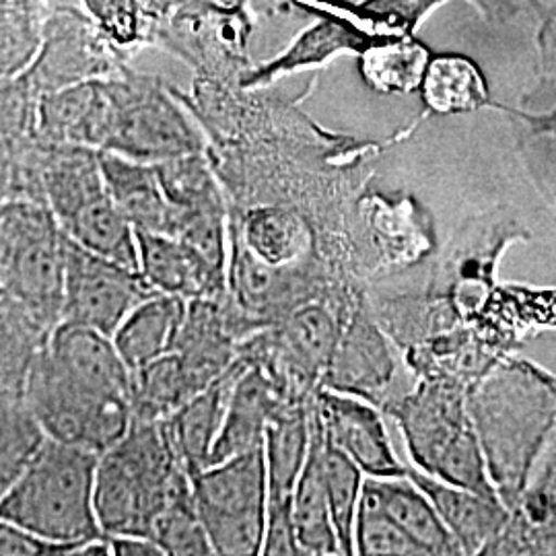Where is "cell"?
<instances>
[{"label": "cell", "mask_w": 556, "mask_h": 556, "mask_svg": "<svg viewBox=\"0 0 556 556\" xmlns=\"http://www.w3.org/2000/svg\"><path fill=\"white\" fill-rule=\"evenodd\" d=\"M192 497L215 555H262L268 523L264 445L194 475Z\"/></svg>", "instance_id": "cell-8"}, {"label": "cell", "mask_w": 556, "mask_h": 556, "mask_svg": "<svg viewBox=\"0 0 556 556\" xmlns=\"http://www.w3.org/2000/svg\"><path fill=\"white\" fill-rule=\"evenodd\" d=\"M355 555L429 556V551L386 511L367 478L355 521Z\"/></svg>", "instance_id": "cell-33"}, {"label": "cell", "mask_w": 556, "mask_h": 556, "mask_svg": "<svg viewBox=\"0 0 556 556\" xmlns=\"http://www.w3.org/2000/svg\"><path fill=\"white\" fill-rule=\"evenodd\" d=\"M64 324L87 326L114 338L122 321L144 299L157 295L140 270L83 248L64 233Z\"/></svg>", "instance_id": "cell-10"}, {"label": "cell", "mask_w": 556, "mask_h": 556, "mask_svg": "<svg viewBox=\"0 0 556 556\" xmlns=\"http://www.w3.org/2000/svg\"><path fill=\"white\" fill-rule=\"evenodd\" d=\"M11 2L20 4V7H23V9H29V11H36L38 7L43 4V0H11Z\"/></svg>", "instance_id": "cell-41"}, {"label": "cell", "mask_w": 556, "mask_h": 556, "mask_svg": "<svg viewBox=\"0 0 556 556\" xmlns=\"http://www.w3.org/2000/svg\"><path fill=\"white\" fill-rule=\"evenodd\" d=\"M538 64L540 77L548 85H556V9L544 7L538 17Z\"/></svg>", "instance_id": "cell-39"}, {"label": "cell", "mask_w": 556, "mask_h": 556, "mask_svg": "<svg viewBox=\"0 0 556 556\" xmlns=\"http://www.w3.org/2000/svg\"><path fill=\"white\" fill-rule=\"evenodd\" d=\"M238 334L241 326H236V319L223 305V295L190 301L174 351L184 358L200 390L238 361Z\"/></svg>", "instance_id": "cell-17"}, {"label": "cell", "mask_w": 556, "mask_h": 556, "mask_svg": "<svg viewBox=\"0 0 556 556\" xmlns=\"http://www.w3.org/2000/svg\"><path fill=\"white\" fill-rule=\"evenodd\" d=\"M484 555H556V427L542 447L526 489Z\"/></svg>", "instance_id": "cell-14"}, {"label": "cell", "mask_w": 556, "mask_h": 556, "mask_svg": "<svg viewBox=\"0 0 556 556\" xmlns=\"http://www.w3.org/2000/svg\"><path fill=\"white\" fill-rule=\"evenodd\" d=\"M367 484L378 495L379 503L397 523L420 542L429 556H459L462 546L439 516L433 501L418 489L410 477H367Z\"/></svg>", "instance_id": "cell-25"}, {"label": "cell", "mask_w": 556, "mask_h": 556, "mask_svg": "<svg viewBox=\"0 0 556 556\" xmlns=\"http://www.w3.org/2000/svg\"><path fill=\"white\" fill-rule=\"evenodd\" d=\"M418 91L427 112L439 116L472 114L495 103L477 62L454 52L431 56Z\"/></svg>", "instance_id": "cell-26"}, {"label": "cell", "mask_w": 556, "mask_h": 556, "mask_svg": "<svg viewBox=\"0 0 556 556\" xmlns=\"http://www.w3.org/2000/svg\"><path fill=\"white\" fill-rule=\"evenodd\" d=\"M192 491L165 418H132L128 433L100 456L96 514L105 536L153 538L167 505Z\"/></svg>", "instance_id": "cell-2"}, {"label": "cell", "mask_w": 556, "mask_h": 556, "mask_svg": "<svg viewBox=\"0 0 556 556\" xmlns=\"http://www.w3.org/2000/svg\"><path fill=\"white\" fill-rule=\"evenodd\" d=\"M470 388L445 378H422L417 388L381 408L394 418L415 468L443 482L498 498L468 402Z\"/></svg>", "instance_id": "cell-4"}, {"label": "cell", "mask_w": 556, "mask_h": 556, "mask_svg": "<svg viewBox=\"0 0 556 556\" xmlns=\"http://www.w3.org/2000/svg\"><path fill=\"white\" fill-rule=\"evenodd\" d=\"M324 431L316 406L312 418V445L305 468L293 493V526L299 548L305 556L342 555L321 470Z\"/></svg>", "instance_id": "cell-24"}, {"label": "cell", "mask_w": 556, "mask_h": 556, "mask_svg": "<svg viewBox=\"0 0 556 556\" xmlns=\"http://www.w3.org/2000/svg\"><path fill=\"white\" fill-rule=\"evenodd\" d=\"M314 406L324 435L355 459L367 477H408V466H402L394 454L383 417L374 402L318 386Z\"/></svg>", "instance_id": "cell-12"}, {"label": "cell", "mask_w": 556, "mask_h": 556, "mask_svg": "<svg viewBox=\"0 0 556 556\" xmlns=\"http://www.w3.org/2000/svg\"><path fill=\"white\" fill-rule=\"evenodd\" d=\"M291 396L298 394H291L289 388L264 365L248 361V367L238 379L229 400L225 422L211 456V466L262 447L270 418Z\"/></svg>", "instance_id": "cell-15"}, {"label": "cell", "mask_w": 556, "mask_h": 556, "mask_svg": "<svg viewBox=\"0 0 556 556\" xmlns=\"http://www.w3.org/2000/svg\"><path fill=\"white\" fill-rule=\"evenodd\" d=\"M87 544L89 542H62V540L40 536L36 532H29L25 528L0 519V555L2 556H79Z\"/></svg>", "instance_id": "cell-36"}, {"label": "cell", "mask_w": 556, "mask_h": 556, "mask_svg": "<svg viewBox=\"0 0 556 556\" xmlns=\"http://www.w3.org/2000/svg\"><path fill=\"white\" fill-rule=\"evenodd\" d=\"M245 367L248 358L239 355L225 374L179 406L172 417L165 418L176 454L190 478L211 466V456L225 422L229 400Z\"/></svg>", "instance_id": "cell-16"}, {"label": "cell", "mask_w": 556, "mask_h": 556, "mask_svg": "<svg viewBox=\"0 0 556 556\" xmlns=\"http://www.w3.org/2000/svg\"><path fill=\"white\" fill-rule=\"evenodd\" d=\"M344 324L319 303H301L280 319L273 330L270 361L264 365L280 379L291 394L309 396L316 392L330 358L337 351ZM250 361V358H248Z\"/></svg>", "instance_id": "cell-11"}, {"label": "cell", "mask_w": 556, "mask_h": 556, "mask_svg": "<svg viewBox=\"0 0 556 556\" xmlns=\"http://www.w3.org/2000/svg\"><path fill=\"white\" fill-rule=\"evenodd\" d=\"M468 402L489 477L511 511L556 427V378L507 355L470 390Z\"/></svg>", "instance_id": "cell-1"}, {"label": "cell", "mask_w": 556, "mask_h": 556, "mask_svg": "<svg viewBox=\"0 0 556 556\" xmlns=\"http://www.w3.org/2000/svg\"><path fill=\"white\" fill-rule=\"evenodd\" d=\"M231 268H229V289L233 301L248 316L256 319L275 316L285 307V299L291 298L293 285L287 268L273 266L258 258L241 239L233 238L231 243Z\"/></svg>", "instance_id": "cell-28"}, {"label": "cell", "mask_w": 556, "mask_h": 556, "mask_svg": "<svg viewBox=\"0 0 556 556\" xmlns=\"http://www.w3.org/2000/svg\"><path fill=\"white\" fill-rule=\"evenodd\" d=\"M110 114L101 151H114L144 163L202 153L204 140L160 80L128 77L105 80Z\"/></svg>", "instance_id": "cell-9"}, {"label": "cell", "mask_w": 556, "mask_h": 556, "mask_svg": "<svg viewBox=\"0 0 556 556\" xmlns=\"http://www.w3.org/2000/svg\"><path fill=\"white\" fill-rule=\"evenodd\" d=\"M140 273L153 289L167 295L192 299L219 298L227 277L219 275L199 250L176 236L137 231Z\"/></svg>", "instance_id": "cell-18"}, {"label": "cell", "mask_w": 556, "mask_h": 556, "mask_svg": "<svg viewBox=\"0 0 556 556\" xmlns=\"http://www.w3.org/2000/svg\"><path fill=\"white\" fill-rule=\"evenodd\" d=\"M408 477L433 501L450 532L456 536L464 555H484L486 546L503 532L509 509L501 498L484 497L408 466Z\"/></svg>", "instance_id": "cell-20"}, {"label": "cell", "mask_w": 556, "mask_h": 556, "mask_svg": "<svg viewBox=\"0 0 556 556\" xmlns=\"http://www.w3.org/2000/svg\"><path fill=\"white\" fill-rule=\"evenodd\" d=\"M114 556H165L160 544L149 536H110Z\"/></svg>", "instance_id": "cell-40"}, {"label": "cell", "mask_w": 556, "mask_h": 556, "mask_svg": "<svg viewBox=\"0 0 556 556\" xmlns=\"http://www.w3.org/2000/svg\"><path fill=\"white\" fill-rule=\"evenodd\" d=\"M511 119L517 151L532 184L556 213V100L546 110H516L493 103Z\"/></svg>", "instance_id": "cell-29"}, {"label": "cell", "mask_w": 556, "mask_h": 556, "mask_svg": "<svg viewBox=\"0 0 556 556\" xmlns=\"http://www.w3.org/2000/svg\"><path fill=\"white\" fill-rule=\"evenodd\" d=\"M40 174L43 199L68 238L140 270L137 229L124 217L105 184L98 149L50 144Z\"/></svg>", "instance_id": "cell-5"}, {"label": "cell", "mask_w": 556, "mask_h": 556, "mask_svg": "<svg viewBox=\"0 0 556 556\" xmlns=\"http://www.w3.org/2000/svg\"><path fill=\"white\" fill-rule=\"evenodd\" d=\"M89 11L100 21L105 34L118 41L135 38L137 7L135 0H85Z\"/></svg>", "instance_id": "cell-37"}, {"label": "cell", "mask_w": 556, "mask_h": 556, "mask_svg": "<svg viewBox=\"0 0 556 556\" xmlns=\"http://www.w3.org/2000/svg\"><path fill=\"white\" fill-rule=\"evenodd\" d=\"M429 9L438 7L443 0H420ZM470 4L477 7L478 13L489 23L503 25L519 20L523 15H538L544 11L542 0H468Z\"/></svg>", "instance_id": "cell-38"}, {"label": "cell", "mask_w": 556, "mask_h": 556, "mask_svg": "<svg viewBox=\"0 0 556 556\" xmlns=\"http://www.w3.org/2000/svg\"><path fill=\"white\" fill-rule=\"evenodd\" d=\"M100 165L119 211L137 231L176 236V211L163 192L155 163L100 151Z\"/></svg>", "instance_id": "cell-21"}, {"label": "cell", "mask_w": 556, "mask_h": 556, "mask_svg": "<svg viewBox=\"0 0 556 556\" xmlns=\"http://www.w3.org/2000/svg\"><path fill=\"white\" fill-rule=\"evenodd\" d=\"M241 239L258 258L289 268L307 245V229L299 215L282 206H258L241 225Z\"/></svg>", "instance_id": "cell-31"}, {"label": "cell", "mask_w": 556, "mask_h": 556, "mask_svg": "<svg viewBox=\"0 0 556 556\" xmlns=\"http://www.w3.org/2000/svg\"><path fill=\"white\" fill-rule=\"evenodd\" d=\"M396 376L390 340L363 303L344 321L337 351L319 386L383 406Z\"/></svg>", "instance_id": "cell-13"}, {"label": "cell", "mask_w": 556, "mask_h": 556, "mask_svg": "<svg viewBox=\"0 0 556 556\" xmlns=\"http://www.w3.org/2000/svg\"><path fill=\"white\" fill-rule=\"evenodd\" d=\"M64 231L48 202L9 200L0 208V291L54 330L64 301Z\"/></svg>", "instance_id": "cell-6"}, {"label": "cell", "mask_w": 556, "mask_h": 556, "mask_svg": "<svg viewBox=\"0 0 556 556\" xmlns=\"http://www.w3.org/2000/svg\"><path fill=\"white\" fill-rule=\"evenodd\" d=\"M314 394L291 396L270 418L264 438L268 468V507H291L312 445Z\"/></svg>", "instance_id": "cell-19"}, {"label": "cell", "mask_w": 556, "mask_h": 556, "mask_svg": "<svg viewBox=\"0 0 556 556\" xmlns=\"http://www.w3.org/2000/svg\"><path fill=\"white\" fill-rule=\"evenodd\" d=\"M100 452L48 438L0 493V519L62 542L105 538L96 514Z\"/></svg>", "instance_id": "cell-3"}, {"label": "cell", "mask_w": 556, "mask_h": 556, "mask_svg": "<svg viewBox=\"0 0 556 556\" xmlns=\"http://www.w3.org/2000/svg\"><path fill=\"white\" fill-rule=\"evenodd\" d=\"M153 540L165 556H211L215 548L200 519L192 491L174 498L157 517Z\"/></svg>", "instance_id": "cell-35"}, {"label": "cell", "mask_w": 556, "mask_h": 556, "mask_svg": "<svg viewBox=\"0 0 556 556\" xmlns=\"http://www.w3.org/2000/svg\"><path fill=\"white\" fill-rule=\"evenodd\" d=\"M188 299L157 293L144 299L122 321L114 344L132 374L174 351L188 316Z\"/></svg>", "instance_id": "cell-23"}, {"label": "cell", "mask_w": 556, "mask_h": 556, "mask_svg": "<svg viewBox=\"0 0 556 556\" xmlns=\"http://www.w3.org/2000/svg\"><path fill=\"white\" fill-rule=\"evenodd\" d=\"M135 376V396L132 410L135 418L142 420H161L172 417L179 406H184L200 392L197 381L184 358L176 351L151 361Z\"/></svg>", "instance_id": "cell-30"}, {"label": "cell", "mask_w": 556, "mask_h": 556, "mask_svg": "<svg viewBox=\"0 0 556 556\" xmlns=\"http://www.w3.org/2000/svg\"><path fill=\"white\" fill-rule=\"evenodd\" d=\"M46 439L48 433L27 406L25 396H2L0 493L20 477Z\"/></svg>", "instance_id": "cell-34"}, {"label": "cell", "mask_w": 556, "mask_h": 556, "mask_svg": "<svg viewBox=\"0 0 556 556\" xmlns=\"http://www.w3.org/2000/svg\"><path fill=\"white\" fill-rule=\"evenodd\" d=\"M23 396L48 438L103 454L124 438L132 425V400L116 396L91 381L48 349L34 358Z\"/></svg>", "instance_id": "cell-7"}, {"label": "cell", "mask_w": 556, "mask_h": 556, "mask_svg": "<svg viewBox=\"0 0 556 556\" xmlns=\"http://www.w3.org/2000/svg\"><path fill=\"white\" fill-rule=\"evenodd\" d=\"M108 114L105 80H79L41 100V135L52 144H80L101 151L108 137Z\"/></svg>", "instance_id": "cell-22"}, {"label": "cell", "mask_w": 556, "mask_h": 556, "mask_svg": "<svg viewBox=\"0 0 556 556\" xmlns=\"http://www.w3.org/2000/svg\"><path fill=\"white\" fill-rule=\"evenodd\" d=\"M431 56L433 52L415 34H406L369 46L358 54V71L374 91L404 96L420 89Z\"/></svg>", "instance_id": "cell-27"}, {"label": "cell", "mask_w": 556, "mask_h": 556, "mask_svg": "<svg viewBox=\"0 0 556 556\" xmlns=\"http://www.w3.org/2000/svg\"><path fill=\"white\" fill-rule=\"evenodd\" d=\"M321 470L342 555H355V521L367 475L326 435L321 445Z\"/></svg>", "instance_id": "cell-32"}]
</instances>
